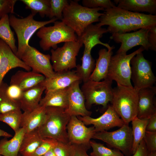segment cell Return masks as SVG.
Segmentation results:
<instances>
[{"label": "cell", "mask_w": 156, "mask_h": 156, "mask_svg": "<svg viewBox=\"0 0 156 156\" xmlns=\"http://www.w3.org/2000/svg\"><path fill=\"white\" fill-rule=\"evenodd\" d=\"M94 68L89 80L99 81L107 77L110 58L112 55V50L101 49L99 52Z\"/></svg>", "instance_id": "25"}, {"label": "cell", "mask_w": 156, "mask_h": 156, "mask_svg": "<svg viewBox=\"0 0 156 156\" xmlns=\"http://www.w3.org/2000/svg\"><path fill=\"white\" fill-rule=\"evenodd\" d=\"M90 144L93 150L90 156H124L119 150L107 148L93 140L90 141Z\"/></svg>", "instance_id": "36"}, {"label": "cell", "mask_w": 156, "mask_h": 156, "mask_svg": "<svg viewBox=\"0 0 156 156\" xmlns=\"http://www.w3.org/2000/svg\"><path fill=\"white\" fill-rule=\"evenodd\" d=\"M0 156H2V155H0Z\"/></svg>", "instance_id": "51"}, {"label": "cell", "mask_w": 156, "mask_h": 156, "mask_svg": "<svg viewBox=\"0 0 156 156\" xmlns=\"http://www.w3.org/2000/svg\"><path fill=\"white\" fill-rule=\"evenodd\" d=\"M3 137L7 138L12 137V136L11 134L0 129V137Z\"/></svg>", "instance_id": "48"}, {"label": "cell", "mask_w": 156, "mask_h": 156, "mask_svg": "<svg viewBox=\"0 0 156 156\" xmlns=\"http://www.w3.org/2000/svg\"><path fill=\"white\" fill-rule=\"evenodd\" d=\"M46 116V107L39 106L29 112L22 113L20 128H23L25 133L38 129L43 123Z\"/></svg>", "instance_id": "21"}, {"label": "cell", "mask_w": 156, "mask_h": 156, "mask_svg": "<svg viewBox=\"0 0 156 156\" xmlns=\"http://www.w3.org/2000/svg\"><path fill=\"white\" fill-rule=\"evenodd\" d=\"M104 10L103 8H89L80 5L77 1H70L63 10L61 21L79 36L87 26L99 21L103 13L99 11Z\"/></svg>", "instance_id": "1"}, {"label": "cell", "mask_w": 156, "mask_h": 156, "mask_svg": "<svg viewBox=\"0 0 156 156\" xmlns=\"http://www.w3.org/2000/svg\"></svg>", "instance_id": "52"}, {"label": "cell", "mask_w": 156, "mask_h": 156, "mask_svg": "<svg viewBox=\"0 0 156 156\" xmlns=\"http://www.w3.org/2000/svg\"><path fill=\"white\" fill-rule=\"evenodd\" d=\"M35 15L31 13L27 17L21 18L12 14L9 16L10 25L14 30L18 39V46L16 55L21 59L25 49L29 44L30 39L36 31L57 20L56 18H53L47 21H37L34 18Z\"/></svg>", "instance_id": "4"}, {"label": "cell", "mask_w": 156, "mask_h": 156, "mask_svg": "<svg viewBox=\"0 0 156 156\" xmlns=\"http://www.w3.org/2000/svg\"><path fill=\"white\" fill-rule=\"evenodd\" d=\"M117 7L128 11L139 12H146L155 15V0H114Z\"/></svg>", "instance_id": "23"}, {"label": "cell", "mask_w": 156, "mask_h": 156, "mask_svg": "<svg viewBox=\"0 0 156 156\" xmlns=\"http://www.w3.org/2000/svg\"><path fill=\"white\" fill-rule=\"evenodd\" d=\"M81 81H75L68 87V105L65 111L70 116H90L92 114L86 107L85 99L79 87Z\"/></svg>", "instance_id": "16"}, {"label": "cell", "mask_w": 156, "mask_h": 156, "mask_svg": "<svg viewBox=\"0 0 156 156\" xmlns=\"http://www.w3.org/2000/svg\"><path fill=\"white\" fill-rule=\"evenodd\" d=\"M149 29H141L131 33H115L112 34L110 38L121 46L116 53H127V51L136 46L141 45L145 50L150 49V45L148 39Z\"/></svg>", "instance_id": "14"}, {"label": "cell", "mask_w": 156, "mask_h": 156, "mask_svg": "<svg viewBox=\"0 0 156 156\" xmlns=\"http://www.w3.org/2000/svg\"><path fill=\"white\" fill-rule=\"evenodd\" d=\"M43 138L38 129L25 133L19 153L21 156H31L42 143Z\"/></svg>", "instance_id": "28"}, {"label": "cell", "mask_w": 156, "mask_h": 156, "mask_svg": "<svg viewBox=\"0 0 156 156\" xmlns=\"http://www.w3.org/2000/svg\"><path fill=\"white\" fill-rule=\"evenodd\" d=\"M8 14H5L0 19V39L7 44L16 55L17 47L16 46L14 33L11 28Z\"/></svg>", "instance_id": "31"}, {"label": "cell", "mask_w": 156, "mask_h": 156, "mask_svg": "<svg viewBox=\"0 0 156 156\" xmlns=\"http://www.w3.org/2000/svg\"><path fill=\"white\" fill-rule=\"evenodd\" d=\"M17 67L30 71L31 68L13 52L9 46L0 39V86L7 73Z\"/></svg>", "instance_id": "17"}, {"label": "cell", "mask_w": 156, "mask_h": 156, "mask_svg": "<svg viewBox=\"0 0 156 156\" xmlns=\"http://www.w3.org/2000/svg\"><path fill=\"white\" fill-rule=\"evenodd\" d=\"M25 133L21 128L10 140L4 138L0 141V155L3 156H18Z\"/></svg>", "instance_id": "26"}, {"label": "cell", "mask_w": 156, "mask_h": 156, "mask_svg": "<svg viewBox=\"0 0 156 156\" xmlns=\"http://www.w3.org/2000/svg\"><path fill=\"white\" fill-rule=\"evenodd\" d=\"M69 1L67 0H50L49 18H56L61 21L63 10Z\"/></svg>", "instance_id": "37"}, {"label": "cell", "mask_w": 156, "mask_h": 156, "mask_svg": "<svg viewBox=\"0 0 156 156\" xmlns=\"http://www.w3.org/2000/svg\"><path fill=\"white\" fill-rule=\"evenodd\" d=\"M83 44L79 40L64 42L62 47L51 50V59L56 72L71 70L77 66L76 57Z\"/></svg>", "instance_id": "8"}, {"label": "cell", "mask_w": 156, "mask_h": 156, "mask_svg": "<svg viewBox=\"0 0 156 156\" xmlns=\"http://www.w3.org/2000/svg\"><path fill=\"white\" fill-rule=\"evenodd\" d=\"M46 107V116L43 123L38 129L43 138L53 139L64 143L69 142L67 126L70 116L65 109L58 107Z\"/></svg>", "instance_id": "2"}, {"label": "cell", "mask_w": 156, "mask_h": 156, "mask_svg": "<svg viewBox=\"0 0 156 156\" xmlns=\"http://www.w3.org/2000/svg\"><path fill=\"white\" fill-rule=\"evenodd\" d=\"M93 138L102 140L110 146L120 151L124 156H131L133 137L131 127L124 124L119 129L113 131L96 132Z\"/></svg>", "instance_id": "9"}, {"label": "cell", "mask_w": 156, "mask_h": 156, "mask_svg": "<svg viewBox=\"0 0 156 156\" xmlns=\"http://www.w3.org/2000/svg\"><path fill=\"white\" fill-rule=\"evenodd\" d=\"M144 49L141 46L133 53H116L112 56L109 66L106 78L116 82L117 85L127 87H133L131 81L130 61L138 53L142 52Z\"/></svg>", "instance_id": "6"}, {"label": "cell", "mask_w": 156, "mask_h": 156, "mask_svg": "<svg viewBox=\"0 0 156 156\" xmlns=\"http://www.w3.org/2000/svg\"><path fill=\"white\" fill-rule=\"evenodd\" d=\"M53 25L44 26L40 28L36 35L40 39L39 45L44 51L51 48L55 49L57 44L62 42L77 40L74 31L62 21H56Z\"/></svg>", "instance_id": "5"}, {"label": "cell", "mask_w": 156, "mask_h": 156, "mask_svg": "<svg viewBox=\"0 0 156 156\" xmlns=\"http://www.w3.org/2000/svg\"><path fill=\"white\" fill-rule=\"evenodd\" d=\"M82 2L83 6L90 8H103L105 10L115 6L110 0H83Z\"/></svg>", "instance_id": "40"}, {"label": "cell", "mask_w": 156, "mask_h": 156, "mask_svg": "<svg viewBox=\"0 0 156 156\" xmlns=\"http://www.w3.org/2000/svg\"><path fill=\"white\" fill-rule=\"evenodd\" d=\"M42 156H56L54 153L53 148L51 149Z\"/></svg>", "instance_id": "49"}, {"label": "cell", "mask_w": 156, "mask_h": 156, "mask_svg": "<svg viewBox=\"0 0 156 156\" xmlns=\"http://www.w3.org/2000/svg\"><path fill=\"white\" fill-rule=\"evenodd\" d=\"M67 130L70 142L75 145L83 146L87 149L91 147L90 139L96 133L93 126L86 127L81 120L75 116L70 117Z\"/></svg>", "instance_id": "13"}, {"label": "cell", "mask_w": 156, "mask_h": 156, "mask_svg": "<svg viewBox=\"0 0 156 156\" xmlns=\"http://www.w3.org/2000/svg\"><path fill=\"white\" fill-rule=\"evenodd\" d=\"M75 147V145L69 142L66 143L58 142L53 150L56 156H73Z\"/></svg>", "instance_id": "38"}, {"label": "cell", "mask_w": 156, "mask_h": 156, "mask_svg": "<svg viewBox=\"0 0 156 156\" xmlns=\"http://www.w3.org/2000/svg\"><path fill=\"white\" fill-rule=\"evenodd\" d=\"M57 140L51 138H43L40 146L31 156H42L48 151L53 149L57 144Z\"/></svg>", "instance_id": "39"}, {"label": "cell", "mask_w": 156, "mask_h": 156, "mask_svg": "<svg viewBox=\"0 0 156 156\" xmlns=\"http://www.w3.org/2000/svg\"><path fill=\"white\" fill-rule=\"evenodd\" d=\"M68 88L45 91V95L42 98L39 105L45 107H58L66 110L68 105Z\"/></svg>", "instance_id": "24"}, {"label": "cell", "mask_w": 156, "mask_h": 156, "mask_svg": "<svg viewBox=\"0 0 156 156\" xmlns=\"http://www.w3.org/2000/svg\"><path fill=\"white\" fill-rule=\"evenodd\" d=\"M8 86L3 81L0 86V114L21 110L20 103L12 99L7 95L6 91Z\"/></svg>", "instance_id": "34"}, {"label": "cell", "mask_w": 156, "mask_h": 156, "mask_svg": "<svg viewBox=\"0 0 156 156\" xmlns=\"http://www.w3.org/2000/svg\"><path fill=\"white\" fill-rule=\"evenodd\" d=\"M148 153L146 144L143 139L132 156H146Z\"/></svg>", "instance_id": "45"}, {"label": "cell", "mask_w": 156, "mask_h": 156, "mask_svg": "<svg viewBox=\"0 0 156 156\" xmlns=\"http://www.w3.org/2000/svg\"><path fill=\"white\" fill-rule=\"evenodd\" d=\"M130 64L131 79L135 89L138 90L153 86L156 77L152 70V63L145 58L142 52L133 57L131 60Z\"/></svg>", "instance_id": "10"}, {"label": "cell", "mask_w": 156, "mask_h": 156, "mask_svg": "<svg viewBox=\"0 0 156 156\" xmlns=\"http://www.w3.org/2000/svg\"><path fill=\"white\" fill-rule=\"evenodd\" d=\"M138 90L118 85L112 89V106L124 124L129 123L137 117Z\"/></svg>", "instance_id": "3"}, {"label": "cell", "mask_w": 156, "mask_h": 156, "mask_svg": "<svg viewBox=\"0 0 156 156\" xmlns=\"http://www.w3.org/2000/svg\"><path fill=\"white\" fill-rule=\"evenodd\" d=\"M148 39L150 45V49L156 51V25L149 29L148 34Z\"/></svg>", "instance_id": "44"}, {"label": "cell", "mask_w": 156, "mask_h": 156, "mask_svg": "<svg viewBox=\"0 0 156 156\" xmlns=\"http://www.w3.org/2000/svg\"><path fill=\"white\" fill-rule=\"evenodd\" d=\"M77 117L85 125H93L96 132L106 131L115 127H120L124 124L111 105H108L104 113L97 118L89 116Z\"/></svg>", "instance_id": "15"}, {"label": "cell", "mask_w": 156, "mask_h": 156, "mask_svg": "<svg viewBox=\"0 0 156 156\" xmlns=\"http://www.w3.org/2000/svg\"><path fill=\"white\" fill-rule=\"evenodd\" d=\"M22 114L21 110H14L0 114V121L7 124L15 133L20 128Z\"/></svg>", "instance_id": "35"}, {"label": "cell", "mask_w": 156, "mask_h": 156, "mask_svg": "<svg viewBox=\"0 0 156 156\" xmlns=\"http://www.w3.org/2000/svg\"><path fill=\"white\" fill-rule=\"evenodd\" d=\"M143 140L148 153L156 151V132L146 131Z\"/></svg>", "instance_id": "42"}, {"label": "cell", "mask_w": 156, "mask_h": 156, "mask_svg": "<svg viewBox=\"0 0 156 156\" xmlns=\"http://www.w3.org/2000/svg\"><path fill=\"white\" fill-rule=\"evenodd\" d=\"M45 78L43 75L32 70H19L11 77L10 85H16L23 91L40 84Z\"/></svg>", "instance_id": "20"}, {"label": "cell", "mask_w": 156, "mask_h": 156, "mask_svg": "<svg viewBox=\"0 0 156 156\" xmlns=\"http://www.w3.org/2000/svg\"><path fill=\"white\" fill-rule=\"evenodd\" d=\"M44 90V87L40 83L23 91L19 101L21 109L24 112H29L36 109L39 105Z\"/></svg>", "instance_id": "22"}, {"label": "cell", "mask_w": 156, "mask_h": 156, "mask_svg": "<svg viewBox=\"0 0 156 156\" xmlns=\"http://www.w3.org/2000/svg\"><path fill=\"white\" fill-rule=\"evenodd\" d=\"M112 81L106 78L102 81L89 80L84 83L81 88L84 95L85 105L89 109L95 104L107 109L112 98Z\"/></svg>", "instance_id": "7"}, {"label": "cell", "mask_w": 156, "mask_h": 156, "mask_svg": "<svg viewBox=\"0 0 156 156\" xmlns=\"http://www.w3.org/2000/svg\"><path fill=\"white\" fill-rule=\"evenodd\" d=\"M146 156H156V151L148 153Z\"/></svg>", "instance_id": "50"}, {"label": "cell", "mask_w": 156, "mask_h": 156, "mask_svg": "<svg viewBox=\"0 0 156 156\" xmlns=\"http://www.w3.org/2000/svg\"><path fill=\"white\" fill-rule=\"evenodd\" d=\"M21 59L32 71L43 75L45 78L51 77L55 73L51 63V55L42 53L29 44L25 49Z\"/></svg>", "instance_id": "11"}, {"label": "cell", "mask_w": 156, "mask_h": 156, "mask_svg": "<svg viewBox=\"0 0 156 156\" xmlns=\"http://www.w3.org/2000/svg\"><path fill=\"white\" fill-rule=\"evenodd\" d=\"M131 122L133 137L132 152L133 154L144 137L148 119H140L136 117Z\"/></svg>", "instance_id": "30"}, {"label": "cell", "mask_w": 156, "mask_h": 156, "mask_svg": "<svg viewBox=\"0 0 156 156\" xmlns=\"http://www.w3.org/2000/svg\"><path fill=\"white\" fill-rule=\"evenodd\" d=\"M16 0H0V19L5 14L14 13V8Z\"/></svg>", "instance_id": "41"}, {"label": "cell", "mask_w": 156, "mask_h": 156, "mask_svg": "<svg viewBox=\"0 0 156 156\" xmlns=\"http://www.w3.org/2000/svg\"><path fill=\"white\" fill-rule=\"evenodd\" d=\"M23 92V91L22 89L15 85H10L8 86L6 91V94L9 98L19 102Z\"/></svg>", "instance_id": "43"}, {"label": "cell", "mask_w": 156, "mask_h": 156, "mask_svg": "<svg viewBox=\"0 0 156 156\" xmlns=\"http://www.w3.org/2000/svg\"><path fill=\"white\" fill-rule=\"evenodd\" d=\"M91 50L84 48L81 58L82 64L77 65L76 68L77 74L83 83L89 80L95 67V60L91 55Z\"/></svg>", "instance_id": "29"}, {"label": "cell", "mask_w": 156, "mask_h": 156, "mask_svg": "<svg viewBox=\"0 0 156 156\" xmlns=\"http://www.w3.org/2000/svg\"><path fill=\"white\" fill-rule=\"evenodd\" d=\"M156 94L155 86L145 88L138 90V102L137 117L140 119H149L156 114L154 97Z\"/></svg>", "instance_id": "18"}, {"label": "cell", "mask_w": 156, "mask_h": 156, "mask_svg": "<svg viewBox=\"0 0 156 156\" xmlns=\"http://www.w3.org/2000/svg\"><path fill=\"white\" fill-rule=\"evenodd\" d=\"M97 23L100 27L107 25V32L112 34L123 33L133 31L124 10L115 6L105 9Z\"/></svg>", "instance_id": "12"}, {"label": "cell", "mask_w": 156, "mask_h": 156, "mask_svg": "<svg viewBox=\"0 0 156 156\" xmlns=\"http://www.w3.org/2000/svg\"><path fill=\"white\" fill-rule=\"evenodd\" d=\"M25 5V8L30 10L31 13L36 15L39 13L42 18L49 16L50 9V0H21Z\"/></svg>", "instance_id": "32"}, {"label": "cell", "mask_w": 156, "mask_h": 156, "mask_svg": "<svg viewBox=\"0 0 156 156\" xmlns=\"http://www.w3.org/2000/svg\"><path fill=\"white\" fill-rule=\"evenodd\" d=\"M74 153L73 156H90L86 153L88 149L81 145H75Z\"/></svg>", "instance_id": "47"}, {"label": "cell", "mask_w": 156, "mask_h": 156, "mask_svg": "<svg viewBox=\"0 0 156 156\" xmlns=\"http://www.w3.org/2000/svg\"><path fill=\"white\" fill-rule=\"evenodd\" d=\"M78 80L81 81L74 70L55 72L54 75L45 78L40 83L45 88V91L62 89L68 87Z\"/></svg>", "instance_id": "19"}, {"label": "cell", "mask_w": 156, "mask_h": 156, "mask_svg": "<svg viewBox=\"0 0 156 156\" xmlns=\"http://www.w3.org/2000/svg\"><path fill=\"white\" fill-rule=\"evenodd\" d=\"M124 11L133 31L141 29H149L156 25V15L133 12L125 10Z\"/></svg>", "instance_id": "27"}, {"label": "cell", "mask_w": 156, "mask_h": 156, "mask_svg": "<svg viewBox=\"0 0 156 156\" xmlns=\"http://www.w3.org/2000/svg\"><path fill=\"white\" fill-rule=\"evenodd\" d=\"M107 32V29L100 27L97 24H92L85 28L80 36H77V40L84 45L95 39H100Z\"/></svg>", "instance_id": "33"}, {"label": "cell", "mask_w": 156, "mask_h": 156, "mask_svg": "<svg viewBox=\"0 0 156 156\" xmlns=\"http://www.w3.org/2000/svg\"><path fill=\"white\" fill-rule=\"evenodd\" d=\"M146 130L150 132H156V114L152 116L148 119Z\"/></svg>", "instance_id": "46"}]
</instances>
